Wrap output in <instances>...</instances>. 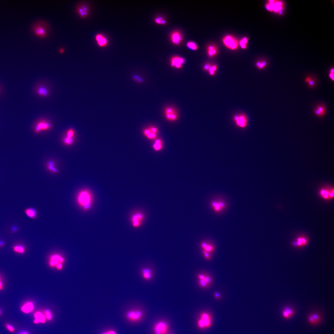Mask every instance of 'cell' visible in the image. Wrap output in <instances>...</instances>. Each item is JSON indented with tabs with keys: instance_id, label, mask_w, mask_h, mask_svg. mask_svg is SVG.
Masks as SVG:
<instances>
[{
	"instance_id": "obj_1",
	"label": "cell",
	"mask_w": 334,
	"mask_h": 334,
	"mask_svg": "<svg viewBox=\"0 0 334 334\" xmlns=\"http://www.w3.org/2000/svg\"><path fill=\"white\" fill-rule=\"evenodd\" d=\"M76 201L77 205L84 211L89 210L94 202V197L91 191L89 189H82L77 193Z\"/></svg>"
},
{
	"instance_id": "obj_2",
	"label": "cell",
	"mask_w": 334,
	"mask_h": 334,
	"mask_svg": "<svg viewBox=\"0 0 334 334\" xmlns=\"http://www.w3.org/2000/svg\"><path fill=\"white\" fill-rule=\"evenodd\" d=\"M32 31L37 37L45 38L48 35L50 31V26L48 23L43 20H39L33 25Z\"/></svg>"
},
{
	"instance_id": "obj_3",
	"label": "cell",
	"mask_w": 334,
	"mask_h": 334,
	"mask_svg": "<svg viewBox=\"0 0 334 334\" xmlns=\"http://www.w3.org/2000/svg\"><path fill=\"white\" fill-rule=\"evenodd\" d=\"M212 319L210 314L207 312L201 313L198 321V327L201 329H205L210 327L212 324Z\"/></svg>"
},
{
	"instance_id": "obj_4",
	"label": "cell",
	"mask_w": 334,
	"mask_h": 334,
	"mask_svg": "<svg viewBox=\"0 0 334 334\" xmlns=\"http://www.w3.org/2000/svg\"><path fill=\"white\" fill-rule=\"evenodd\" d=\"M265 7L269 11L280 14L283 12V4L280 1H268L265 5Z\"/></svg>"
},
{
	"instance_id": "obj_5",
	"label": "cell",
	"mask_w": 334,
	"mask_h": 334,
	"mask_svg": "<svg viewBox=\"0 0 334 334\" xmlns=\"http://www.w3.org/2000/svg\"><path fill=\"white\" fill-rule=\"evenodd\" d=\"M222 42L228 49L235 50L238 48L239 43L237 40L233 36L227 35L222 39Z\"/></svg>"
},
{
	"instance_id": "obj_6",
	"label": "cell",
	"mask_w": 334,
	"mask_h": 334,
	"mask_svg": "<svg viewBox=\"0 0 334 334\" xmlns=\"http://www.w3.org/2000/svg\"><path fill=\"white\" fill-rule=\"evenodd\" d=\"M144 219V215L143 212L140 211L135 212L131 217L132 226L135 228H138L142 225Z\"/></svg>"
},
{
	"instance_id": "obj_7",
	"label": "cell",
	"mask_w": 334,
	"mask_h": 334,
	"mask_svg": "<svg viewBox=\"0 0 334 334\" xmlns=\"http://www.w3.org/2000/svg\"><path fill=\"white\" fill-rule=\"evenodd\" d=\"M77 14L82 18H86L89 14L90 9L89 6L84 3H79L76 7Z\"/></svg>"
},
{
	"instance_id": "obj_8",
	"label": "cell",
	"mask_w": 334,
	"mask_h": 334,
	"mask_svg": "<svg viewBox=\"0 0 334 334\" xmlns=\"http://www.w3.org/2000/svg\"><path fill=\"white\" fill-rule=\"evenodd\" d=\"M168 329V323L164 321H161L155 324L154 331L155 334H166Z\"/></svg>"
},
{
	"instance_id": "obj_9",
	"label": "cell",
	"mask_w": 334,
	"mask_h": 334,
	"mask_svg": "<svg viewBox=\"0 0 334 334\" xmlns=\"http://www.w3.org/2000/svg\"><path fill=\"white\" fill-rule=\"evenodd\" d=\"M233 120L236 125L241 129L245 128L248 125V119L247 116L244 114L235 116Z\"/></svg>"
},
{
	"instance_id": "obj_10",
	"label": "cell",
	"mask_w": 334,
	"mask_h": 334,
	"mask_svg": "<svg viewBox=\"0 0 334 334\" xmlns=\"http://www.w3.org/2000/svg\"><path fill=\"white\" fill-rule=\"evenodd\" d=\"M142 312L139 310H133L129 311L126 314V317L129 321L136 322L141 320L143 316Z\"/></svg>"
},
{
	"instance_id": "obj_11",
	"label": "cell",
	"mask_w": 334,
	"mask_h": 334,
	"mask_svg": "<svg viewBox=\"0 0 334 334\" xmlns=\"http://www.w3.org/2000/svg\"><path fill=\"white\" fill-rule=\"evenodd\" d=\"M51 127V124L45 121H41L38 122L35 127V132L36 133H39L42 131H47Z\"/></svg>"
},
{
	"instance_id": "obj_12",
	"label": "cell",
	"mask_w": 334,
	"mask_h": 334,
	"mask_svg": "<svg viewBox=\"0 0 334 334\" xmlns=\"http://www.w3.org/2000/svg\"><path fill=\"white\" fill-rule=\"evenodd\" d=\"M185 62V60L184 58L177 56H175L172 57L171 59V66L172 67L177 69H180L182 68L183 64Z\"/></svg>"
},
{
	"instance_id": "obj_13",
	"label": "cell",
	"mask_w": 334,
	"mask_h": 334,
	"mask_svg": "<svg viewBox=\"0 0 334 334\" xmlns=\"http://www.w3.org/2000/svg\"><path fill=\"white\" fill-rule=\"evenodd\" d=\"M170 38L172 42L176 45H180L183 39L181 33L178 31H174L172 33Z\"/></svg>"
},
{
	"instance_id": "obj_14",
	"label": "cell",
	"mask_w": 334,
	"mask_h": 334,
	"mask_svg": "<svg viewBox=\"0 0 334 334\" xmlns=\"http://www.w3.org/2000/svg\"><path fill=\"white\" fill-rule=\"evenodd\" d=\"M334 190L333 189H322L320 192V194L324 199L328 200L333 198L334 196Z\"/></svg>"
},
{
	"instance_id": "obj_15",
	"label": "cell",
	"mask_w": 334,
	"mask_h": 334,
	"mask_svg": "<svg viewBox=\"0 0 334 334\" xmlns=\"http://www.w3.org/2000/svg\"><path fill=\"white\" fill-rule=\"evenodd\" d=\"M98 45L101 47H104L108 44V40L106 37L101 34H98L95 37Z\"/></svg>"
},
{
	"instance_id": "obj_16",
	"label": "cell",
	"mask_w": 334,
	"mask_h": 334,
	"mask_svg": "<svg viewBox=\"0 0 334 334\" xmlns=\"http://www.w3.org/2000/svg\"><path fill=\"white\" fill-rule=\"evenodd\" d=\"M211 206L216 212H219L225 208V203L221 201H213L211 203Z\"/></svg>"
},
{
	"instance_id": "obj_17",
	"label": "cell",
	"mask_w": 334,
	"mask_h": 334,
	"mask_svg": "<svg viewBox=\"0 0 334 334\" xmlns=\"http://www.w3.org/2000/svg\"><path fill=\"white\" fill-rule=\"evenodd\" d=\"M25 213L27 216L32 219H35L38 216V212L34 208H26L25 210Z\"/></svg>"
},
{
	"instance_id": "obj_18",
	"label": "cell",
	"mask_w": 334,
	"mask_h": 334,
	"mask_svg": "<svg viewBox=\"0 0 334 334\" xmlns=\"http://www.w3.org/2000/svg\"><path fill=\"white\" fill-rule=\"evenodd\" d=\"M34 309V305L32 302H28L23 305L21 308V311L25 313H29Z\"/></svg>"
},
{
	"instance_id": "obj_19",
	"label": "cell",
	"mask_w": 334,
	"mask_h": 334,
	"mask_svg": "<svg viewBox=\"0 0 334 334\" xmlns=\"http://www.w3.org/2000/svg\"><path fill=\"white\" fill-rule=\"evenodd\" d=\"M142 274L144 279L147 280L152 279L153 272L151 269L145 268L142 269Z\"/></svg>"
},
{
	"instance_id": "obj_20",
	"label": "cell",
	"mask_w": 334,
	"mask_h": 334,
	"mask_svg": "<svg viewBox=\"0 0 334 334\" xmlns=\"http://www.w3.org/2000/svg\"><path fill=\"white\" fill-rule=\"evenodd\" d=\"M143 134L147 138L150 140H154L157 139V135L152 132L148 128L143 130Z\"/></svg>"
},
{
	"instance_id": "obj_21",
	"label": "cell",
	"mask_w": 334,
	"mask_h": 334,
	"mask_svg": "<svg viewBox=\"0 0 334 334\" xmlns=\"http://www.w3.org/2000/svg\"><path fill=\"white\" fill-rule=\"evenodd\" d=\"M207 52L208 56L210 57H212L216 55L218 50L215 46L210 45L207 47Z\"/></svg>"
},
{
	"instance_id": "obj_22",
	"label": "cell",
	"mask_w": 334,
	"mask_h": 334,
	"mask_svg": "<svg viewBox=\"0 0 334 334\" xmlns=\"http://www.w3.org/2000/svg\"><path fill=\"white\" fill-rule=\"evenodd\" d=\"M35 320L34 322L38 324L40 322L44 323L45 321V319L44 315L40 312H36L34 315Z\"/></svg>"
},
{
	"instance_id": "obj_23",
	"label": "cell",
	"mask_w": 334,
	"mask_h": 334,
	"mask_svg": "<svg viewBox=\"0 0 334 334\" xmlns=\"http://www.w3.org/2000/svg\"><path fill=\"white\" fill-rule=\"evenodd\" d=\"M153 148L155 151H161L163 148L162 141L161 139H156L153 145Z\"/></svg>"
},
{
	"instance_id": "obj_24",
	"label": "cell",
	"mask_w": 334,
	"mask_h": 334,
	"mask_svg": "<svg viewBox=\"0 0 334 334\" xmlns=\"http://www.w3.org/2000/svg\"><path fill=\"white\" fill-rule=\"evenodd\" d=\"M326 113V109L324 107L319 106L314 110V113L318 116H324Z\"/></svg>"
},
{
	"instance_id": "obj_25",
	"label": "cell",
	"mask_w": 334,
	"mask_h": 334,
	"mask_svg": "<svg viewBox=\"0 0 334 334\" xmlns=\"http://www.w3.org/2000/svg\"><path fill=\"white\" fill-rule=\"evenodd\" d=\"M37 92L40 96L46 97L48 96L49 92L47 89L43 87H40L37 89Z\"/></svg>"
},
{
	"instance_id": "obj_26",
	"label": "cell",
	"mask_w": 334,
	"mask_h": 334,
	"mask_svg": "<svg viewBox=\"0 0 334 334\" xmlns=\"http://www.w3.org/2000/svg\"><path fill=\"white\" fill-rule=\"evenodd\" d=\"M307 243L308 240L307 239L304 237H300L297 239L296 245L301 246L307 244Z\"/></svg>"
},
{
	"instance_id": "obj_27",
	"label": "cell",
	"mask_w": 334,
	"mask_h": 334,
	"mask_svg": "<svg viewBox=\"0 0 334 334\" xmlns=\"http://www.w3.org/2000/svg\"><path fill=\"white\" fill-rule=\"evenodd\" d=\"M165 116L167 119L169 121L174 122L178 118V115L177 112L170 114H166Z\"/></svg>"
},
{
	"instance_id": "obj_28",
	"label": "cell",
	"mask_w": 334,
	"mask_h": 334,
	"mask_svg": "<svg viewBox=\"0 0 334 334\" xmlns=\"http://www.w3.org/2000/svg\"><path fill=\"white\" fill-rule=\"evenodd\" d=\"M13 250L16 253L19 254H23L25 251V248L22 245H15L13 247Z\"/></svg>"
},
{
	"instance_id": "obj_29",
	"label": "cell",
	"mask_w": 334,
	"mask_h": 334,
	"mask_svg": "<svg viewBox=\"0 0 334 334\" xmlns=\"http://www.w3.org/2000/svg\"><path fill=\"white\" fill-rule=\"evenodd\" d=\"M248 42V38L246 37H244L240 40L239 44L241 48L245 49L247 48Z\"/></svg>"
},
{
	"instance_id": "obj_30",
	"label": "cell",
	"mask_w": 334,
	"mask_h": 334,
	"mask_svg": "<svg viewBox=\"0 0 334 334\" xmlns=\"http://www.w3.org/2000/svg\"><path fill=\"white\" fill-rule=\"evenodd\" d=\"M54 163L52 162H49L47 165V168L48 170L54 173H57L58 172L57 169L54 167Z\"/></svg>"
},
{
	"instance_id": "obj_31",
	"label": "cell",
	"mask_w": 334,
	"mask_h": 334,
	"mask_svg": "<svg viewBox=\"0 0 334 334\" xmlns=\"http://www.w3.org/2000/svg\"><path fill=\"white\" fill-rule=\"evenodd\" d=\"M187 46L188 48L193 51L197 50L198 48L197 44L195 42L192 41L188 42L187 43Z\"/></svg>"
},
{
	"instance_id": "obj_32",
	"label": "cell",
	"mask_w": 334,
	"mask_h": 334,
	"mask_svg": "<svg viewBox=\"0 0 334 334\" xmlns=\"http://www.w3.org/2000/svg\"><path fill=\"white\" fill-rule=\"evenodd\" d=\"M217 69L218 67L216 65H213V66L211 65L207 71L211 76H213L215 75Z\"/></svg>"
},
{
	"instance_id": "obj_33",
	"label": "cell",
	"mask_w": 334,
	"mask_h": 334,
	"mask_svg": "<svg viewBox=\"0 0 334 334\" xmlns=\"http://www.w3.org/2000/svg\"><path fill=\"white\" fill-rule=\"evenodd\" d=\"M154 21L157 24L160 25H165L166 24V21L162 17H157L155 18Z\"/></svg>"
},
{
	"instance_id": "obj_34",
	"label": "cell",
	"mask_w": 334,
	"mask_h": 334,
	"mask_svg": "<svg viewBox=\"0 0 334 334\" xmlns=\"http://www.w3.org/2000/svg\"><path fill=\"white\" fill-rule=\"evenodd\" d=\"M63 142L65 145H71L73 143L74 139L73 138H70L67 136L65 137L63 139Z\"/></svg>"
},
{
	"instance_id": "obj_35",
	"label": "cell",
	"mask_w": 334,
	"mask_h": 334,
	"mask_svg": "<svg viewBox=\"0 0 334 334\" xmlns=\"http://www.w3.org/2000/svg\"><path fill=\"white\" fill-rule=\"evenodd\" d=\"M176 112V110L172 107H166L164 110L165 115L170 114Z\"/></svg>"
},
{
	"instance_id": "obj_36",
	"label": "cell",
	"mask_w": 334,
	"mask_h": 334,
	"mask_svg": "<svg viewBox=\"0 0 334 334\" xmlns=\"http://www.w3.org/2000/svg\"><path fill=\"white\" fill-rule=\"evenodd\" d=\"M267 65V63L265 61L258 62L256 64V67L259 69H262L264 68Z\"/></svg>"
},
{
	"instance_id": "obj_37",
	"label": "cell",
	"mask_w": 334,
	"mask_h": 334,
	"mask_svg": "<svg viewBox=\"0 0 334 334\" xmlns=\"http://www.w3.org/2000/svg\"><path fill=\"white\" fill-rule=\"evenodd\" d=\"M60 257L58 256H53L52 258V261L51 264L52 265L58 264V261H60Z\"/></svg>"
},
{
	"instance_id": "obj_38",
	"label": "cell",
	"mask_w": 334,
	"mask_h": 334,
	"mask_svg": "<svg viewBox=\"0 0 334 334\" xmlns=\"http://www.w3.org/2000/svg\"><path fill=\"white\" fill-rule=\"evenodd\" d=\"M6 329L9 332L13 333L15 332V330L14 328L10 324L6 323L5 324Z\"/></svg>"
},
{
	"instance_id": "obj_39",
	"label": "cell",
	"mask_w": 334,
	"mask_h": 334,
	"mask_svg": "<svg viewBox=\"0 0 334 334\" xmlns=\"http://www.w3.org/2000/svg\"><path fill=\"white\" fill-rule=\"evenodd\" d=\"M198 283L199 285L201 287L204 289L206 288L209 285L206 283L204 280H199Z\"/></svg>"
},
{
	"instance_id": "obj_40",
	"label": "cell",
	"mask_w": 334,
	"mask_h": 334,
	"mask_svg": "<svg viewBox=\"0 0 334 334\" xmlns=\"http://www.w3.org/2000/svg\"><path fill=\"white\" fill-rule=\"evenodd\" d=\"M74 133L75 132L74 130L72 128H70L67 132L66 136L69 138H72L74 136Z\"/></svg>"
},
{
	"instance_id": "obj_41",
	"label": "cell",
	"mask_w": 334,
	"mask_h": 334,
	"mask_svg": "<svg viewBox=\"0 0 334 334\" xmlns=\"http://www.w3.org/2000/svg\"><path fill=\"white\" fill-rule=\"evenodd\" d=\"M214 247H213L212 246L208 244L207 246L204 249V250H205L207 252L209 253L212 252L213 250H214Z\"/></svg>"
},
{
	"instance_id": "obj_42",
	"label": "cell",
	"mask_w": 334,
	"mask_h": 334,
	"mask_svg": "<svg viewBox=\"0 0 334 334\" xmlns=\"http://www.w3.org/2000/svg\"><path fill=\"white\" fill-rule=\"evenodd\" d=\"M151 131L157 134L158 133L159 130L157 127L154 126H151L148 127Z\"/></svg>"
},
{
	"instance_id": "obj_43",
	"label": "cell",
	"mask_w": 334,
	"mask_h": 334,
	"mask_svg": "<svg viewBox=\"0 0 334 334\" xmlns=\"http://www.w3.org/2000/svg\"><path fill=\"white\" fill-rule=\"evenodd\" d=\"M204 280L206 283L209 285H210L211 283L212 280L211 277L208 275H206L205 276V277Z\"/></svg>"
},
{
	"instance_id": "obj_44",
	"label": "cell",
	"mask_w": 334,
	"mask_h": 334,
	"mask_svg": "<svg viewBox=\"0 0 334 334\" xmlns=\"http://www.w3.org/2000/svg\"><path fill=\"white\" fill-rule=\"evenodd\" d=\"M203 254L205 258L208 260L210 259V256L209 253L207 252L205 250H203Z\"/></svg>"
},
{
	"instance_id": "obj_45",
	"label": "cell",
	"mask_w": 334,
	"mask_h": 334,
	"mask_svg": "<svg viewBox=\"0 0 334 334\" xmlns=\"http://www.w3.org/2000/svg\"><path fill=\"white\" fill-rule=\"evenodd\" d=\"M45 313L46 318L48 320L51 319L52 318V315L50 311L47 310L45 311Z\"/></svg>"
},
{
	"instance_id": "obj_46",
	"label": "cell",
	"mask_w": 334,
	"mask_h": 334,
	"mask_svg": "<svg viewBox=\"0 0 334 334\" xmlns=\"http://www.w3.org/2000/svg\"><path fill=\"white\" fill-rule=\"evenodd\" d=\"M101 334H117L113 330H109L102 333Z\"/></svg>"
},
{
	"instance_id": "obj_47",
	"label": "cell",
	"mask_w": 334,
	"mask_h": 334,
	"mask_svg": "<svg viewBox=\"0 0 334 334\" xmlns=\"http://www.w3.org/2000/svg\"><path fill=\"white\" fill-rule=\"evenodd\" d=\"M4 288V285L2 281L1 277L0 275V291L3 290Z\"/></svg>"
},
{
	"instance_id": "obj_48",
	"label": "cell",
	"mask_w": 334,
	"mask_h": 334,
	"mask_svg": "<svg viewBox=\"0 0 334 334\" xmlns=\"http://www.w3.org/2000/svg\"><path fill=\"white\" fill-rule=\"evenodd\" d=\"M206 275L199 274L198 275V277L199 280H204L205 277Z\"/></svg>"
},
{
	"instance_id": "obj_49",
	"label": "cell",
	"mask_w": 334,
	"mask_h": 334,
	"mask_svg": "<svg viewBox=\"0 0 334 334\" xmlns=\"http://www.w3.org/2000/svg\"><path fill=\"white\" fill-rule=\"evenodd\" d=\"M215 298L218 300L220 299L221 296V295L218 292H215L214 294Z\"/></svg>"
},
{
	"instance_id": "obj_50",
	"label": "cell",
	"mask_w": 334,
	"mask_h": 334,
	"mask_svg": "<svg viewBox=\"0 0 334 334\" xmlns=\"http://www.w3.org/2000/svg\"><path fill=\"white\" fill-rule=\"evenodd\" d=\"M312 317L315 320H318L319 319V315L316 314H314L312 315Z\"/></svg>"
},
{
	"instance_id": "obj_51",
	"label": "cell",
	"mask_w": 334,
	"mask_h": 334,
	"mask_svg": "<svg viewBox=\"0 0 334 334\" xmlns=\"http://www.w3.org/2000/svg\"><path fill=\"white\" fill-rule=\"evenodd\" d=\"M211 64L209 63L206 64L204 67V69L206 71H207L209 67L210 66Z\"/></svg>"
},
{
	"instance_id": "obj_52",
	"label": "cell",
	"mask_w": 334,
	"mask_h": 334,
	"mask_svg": "<svg viewBox=\"0 0 334 334\" xmlns=\"http://www.w3.org/2000/svg\"><path fill=\"white\" fill-rule=\"evenodd\" d=\"M208 244L205 242H202L201 245V248L204 250L208 245Z\"/></svg>"
},
{
	"instance_id": "obj_53",
	"label": "cell",
	"mask_w": 334,
	"mask_h": 334,
	"mask_svg": "<svg viewBox=\"0 0 334 334\" xmlns=\"http://www.w3.org/2000/svg\"><path fill=\"white\" fill-rule=\"evenodd\" d=\"M17 334H30L28 332L26 331H22L19 332Z\"/></svg>"
},
{
	"instance_id": "obj_54",
	"label": "cell",
	"mask_w": 334,
	"mask_h": 334,
	"mask_svg": "<svg viewBox=\"0 0 334 334\" xmlns=\"http://www.w3.org/2000/svg\"><path fill=\"white\" fill-rule=\"evenodd\" d=\"M312 80V79L310 77H307V78H306V79H305V81L306 82H307V83H309Z\"/></svg>"
},
{
	"instance_id": "obj_55",
	"label": "cell",
	"mask_w": 334,
	"mask_h": 334,
	"mask_svg": "<svg viewBox=\"0 0 334 334\" xmlns=\"http://www.w3.org/2000/svg\"><path fill=\"white\" fill-rule=\"evenodd\" d=\"M286 311L289 314L292 315L293 313L292 311L291 310L289 309L286 308Z\"/></svg>"
},
{
	"instance_id": "obj_56",
	"label": "cell",
	"mask_w": 334,
	"mask_h": 334,
	"mask_svg": "<svg viewBox=\"0 0 334 334\" xmlns=\"http://www.w3.org/2000/svg\"><path fill=\"white\" fill-rule=\"evenodd\" d=\"M309 84L310 86H313L315 85V82L312 79V80L309 83Z\"/></svg>"
},
{
	"instance_id": "obj_57",
	"label": "cell",
	"mask_w": 334,
	"mask_h": 334,
	"mask_svg": "<svg viewBox=\"0 0 334 334\" xmlns=\"http://www.w3.org/2000/svg\"><path fill=\"white\" fill-rule=\"evenodd\" d=\"M329 76L330 78L333 81H334V73H330Z\"/></svg>"
},
{
	"instance_id": "obj_58",
	"label": "cell",
	"mask_w": 334,
	"mask_h": 334,
	"mask_svg": "<svg viewBox=\"0 0 334 334\" xmlns=\"http://www.w3.org/2000/svg\"><path fill=\"white\" fill-rule=\"evenodd\" d=\"M64 51L65 49L63 48H60L59 50V52L60 54L63 53L64 52Z\"/></svg>"
},
{
	"instance_id": "obj_59",
	"label": "cell",
	"mask_w": 334,
	"mask_h": 334,
	"mask_svg": "<svg viewBox=\"0 0 334 334\" xmlns=\"http://www.w3.org/2000/svg\"><path fill=\"white\" fill-rule=\"evenodd\" d=\"M309 319L310 321L312 323H314L315 321V319L313 318L312 316V317H310L309 318Z\"/></svg>"
},
{
	"instance_id": "obj_60",
	"label": "cell",
	"mask_w": 334,
	"mask_h": 334,
	"mask_svg": "<svg viewBox=\"0 0 334 334\" xmlns=\"http://www.w3.org/2000/svg\"><path fill=\"white\" fill-rule=\"evenodd\" d=\"M284 315L285 317H287L289 316V314L286 311H285L284 312Z\"/></svg>"
},
{
	"instance_id": "obj_61",
	"label": "cell",
	"mask_w": 334,
	"mask_h": 334,
	"mask_svg": "<svg viewBox=\"0 0 334 334\" xmlns=\"http://www.w3.org/2000/svg\"><path fill=\"white\" fill-rule=\"evenodd\" d=\"M4 245V244L3 242H0V246L2 247Z\"/></svg>"
},
{
	"instance_id": "obj_62",
	"label": "cell",
	"mask_w": 334,
	"mask_h": 334,
	"mask_svg": "<svg viewBox=\"0 0 334 334\" xmlns=\"http://www.w3.org/2000/svg\"><path fill=\"white\" fill-rule=\"evenodd\" d=\"M62 266L61 264H59L58 265V267L60 268H61L62 267Z\"/></svg>"
},
{
	"instance_id": "obj_63",
	"label": "cell",
	"mask_w": 334,
	"mask_h": 334,
	"mask_svg": "<svg viewBox=\"0 0 334 334\" xmlns=\"http://www.w3.org/2000/svg\"><path fill=\"white\" fill-rule=\"evenodd\" d=\"M334 69H331V71H330L331 73H334Z\"/></svg>"
},
{
	"instance_id": "obj_64",
	"label": "cell",
	"mask_w": 334,
	"mask_h": 334,
	"mask_svg": "<svg viewBox=\"0 0 334 334\" xmlns=\"http://www.w3.org/2000/svg\"><path fill=\"white\" fill-rule=\"evenodd\" d=\"M2 313V311H1V310L0 309V316H1V315Z\"/></svg>"
}]
</instances>
